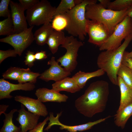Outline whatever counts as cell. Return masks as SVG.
Listing matches in <instances>:
<instances>
[{
  "label": "cell",
  "instance_id": "23",
  "mask_svg": "<svg viewBox=\"0 0 132 132\" xmlns=\"http://www.w3.org/2000/svg\"><path fill=\"white\" fill-rule=\"evenodd\" d=\"M18 111L17 109H13L8 113L5 112L3 113L5 118L3 120V124L0 130V132H21V129L20 127L15 125L12 120L14 114Z\"/></svg>",
  "mask_w": 132,
  "mask_h": 132
},
{
  "label": "cell",
  "instance_id": "22",
  "mask_svg": "<svg viewBox=\"0 0 132 132\" xmlns=\"http://www.w3.org/2000/svg\"><path fill=\"white\" fill-rule=\"evenodd\" d=\"M132 115V103L126 106L121 110L116 112L114 115L115 125L123 129L128 120Z\"/></svg>",
  "mask_w": 132,
  "mask_h": 132
},
{
  "label": "cell",
  "instance_id": "5",
  "mask_svg": "<svg viewBox=\"0 0 132 132\" xmlns=\"http://www.w3.org/2000/svg\"><path fill=\"white\" fill-rule=\"evenodd\" d=\"M56 7L47 0H42L26 11V18L30 26H39L52 21Z\"/></svg>",
  "mask_w": 132,
  "mask_h": 132
},
{
  "label": "cell",
  "instance_id": "35",
  "mask_svg": "<svg viewBox=\"0 0 132 132\" xmlns=\"http://www.w3.org/2000/svg\"><path fill=\"white\" fill-rule=\"evenodd\" d=\"M49 117H47L43 121L38 123L34 128L29 130L28 132H43L44 127L49 120Z\"/></svg>",
  "mask_w": 132,
  "mask_h": 132
},
{
  "label": "cell",
  "instance_id": "17",
  "mask_svg": "<svg viewBox=\"0 0 132 132\" xmlns=\"http://www.w3.org/2000/svg\"><path fill=\"white\" fill-rule=\"evenodd\" d=\"M52 87L53 90L58 92L64 91L74 93L79 91L81 89L72 77H68L55 82L52 84Z\"/></svg>",
  "mask_w": 132,
  "mask_h": 132
},
{
  "label": "cell",
  "instance_id": "26",
  "mask_svg": "<svg viewBox=\"0 0 132 132\" xmlns=\"http://www.w3.org/2000/svg\"><path fill=\"white\" fill-rule=\"evenodd\" d=\"M14 33V27L11 15L0 21V35L7 36Z\"/></svg>",
  "mask_w": 132,
  "mask_h": 132
},
{
  "label": "cell",
  "instance_id": "39",
  "mask_svg": "<svg viewBox=\"0 0 132 132\" xmlns=\"http://www.w3.org/2000/svg\"><path fill=\"white\" fill-rule=\"evenodd\" d=\"M9 106L8 105H0V115L3 113Z\"/></svg>",
  "mask_w": 132,
  "mask_h": 132
},
{
  "label": "cell",
  "instance_id": "29",
  "mask_svg": "<svg viewBox=\"0 0 132 132\" xmlns=\"http://www.w3.org/2000/svg\"><path fill=\"white\" fill-rule=\"evenodd\" d=\"M75 6L74 0H61L58 6L56 8L54 17L66 13Z\"/></svg>",
  "mask_w": 132,
  "mask_h": 132
},
{
  "label": "cell",
  "instance_id": "9",
  "mask_svg": "<svg viewBox=\"0 0 132 132\" xmlns=\"http://www.w3.org/2000/svg\"><path fill=\"white\" fill-rule=\"evenodd\" d=\"M86 31L89 36L88 42L100 47L110 36L108 31L102 23L87 19Z\"/></svg>",
  "mask_w": 132,
  "mask_h": 132
},
{
  "label": "cell",
  "instance_id": "31",
  "mask_svg": "<svg viewBox=\"0 0 132 132\" xmlns=\"http://www.w3.org/2000/svg\"><path fill=\"white\" fill-rule=\"evenodd\" d=\"M10 0H1L0 2V17L8 18L11 15L8 9Z\"/></svg>",
  "mask_w": 132,
  "mask_h": 132
},
{
  "label": "cell",
  "instance_id": "42",
  "mask_svg": "<svg viewBox=\"0 0 132 132\" xmlns=\"http://www.w3.org/2000/svg\"><path fill=\"white\" fill-rule=\"evenodd\" d=\"M83 0H74L75 6L81 4L83 2Z\"/></svg>",
  "mask_w": 132,
  "mask_h": 132
},
{
  "label": "cell",
  "instance_id": "32",
  "mask_svg": "<svg viewBox=\"0 0 132 132\" xmlns=\"http://www.w3.org/2000/svg\"><path fill=\"white\" fill-rule=\"evenodd\" d=\"M19 1L20 5L24 11L30 9L40 1L38 0H19Z\"/></svg>",
  "mask_w": 132,
  "mask_h": 132
},
{
  "label": "cell",
  "instance_id": "14",
  "mask_svg": "<svg viewBox=\"0 0 132 132\" xmlns=\"http://www.w3.org/2000/svg\"><path fill=\"white\" fill-rule=\"evenodd\" d=\"M14 99L23 105L29 111L34 114L44 117L48 114L45 105L37 99L17 95L14 97Z\"/></svg>",
  "mask_w": 132,
  "mask_h": 132
},
{
  "label": "cell",
  "instance_id": "15",
  "mask_svg": "<svg viewBox=\"0 0 132 132\" xmlns=\"http://www.w3.org/2000/svg\"><path fill=\"white\" fill-rule=\"evenodd\" d=\"M35 88L34 84L28 82L15 84L11 83L3 78L0 79V99H11L12 96L10 94L12 91L18 90L30 91Z\"/></svg>",
  "mask_w": 132,
  "mask_h": 132
},
{
  "label": "cell",
  "instance_id": "19",
  "mask_svg": "<svg viewBox=\"0 0 132 132\" xmlns=\"http://www.w3.org/2000/svg\"><path fill=\"white\" fill-rule=\"evenodd\" d=\"M64 33L62 31L54 30L52 32L47 40L46 44L53 54L57 51L59 46L64 43L65 39Z\"/></svg>",
  "mask_w": 132,
  "mask_h": 132
},
{
  "label": "cell",
  "instance_id": "12",
  "mask_svg": "<svg viewBox=\"0 0 132 132\" xmlns=\"http://www.w3.org/2000/svg\"><path fill=\"white\" fill-rule=\"evenodd\" d=\"M9 5L14 33H18L27 29V20L24 14L25 11L19 3L11 0Z\"/></svg>",
  "mask_w": 132,
  "mask_h": 132
},
{
  "label": "cell",
  "instance_id": "8",
  "mask_svg": "<svg viewBox=\"0 0 132 132\" xmlns=\"http://www.w3.org/2000/svg\"><path fill=\"white\" fill-rule=\"evenodd\" d=\"M34 26L18 33H14L0 39L1 42L7 43L14 48L17 54L21 56L23 51L34 40L32 32Z\"/></svg>",
  "mask_w": 132,
  "mask_h": 132
},
{
  "label": "cell",
  "instance_id": "3",
  "mask_svg": "<svg viewBox=\"0 0 132 132\" xmlns=\"http://www.w3.org/2000/svg\"><path fill=\"white\" fill-rule=\"evenodd\" d=\"M127 15V10L117 11L104 8L99 3H92L86 8L87 19L95 21L103 24L110 35L116 26Z\"/></svg>",
  "mask_w": 132,
  "mask_h": 132
},
{
  "label": "cell",
  "instance_id": "2",
  "mask_svg": "<svg viewBox=\"0 0 132 132\" xmlns=\"http://www.w3.org/2000/svg\"><path fill=\"white\" fill-rule=\"evenodd\" d=\"M132 40V33L125 39L118 48L102 52L98 57V67L106 73L110 82L115 85L118 86V71L122 64L125 50Z\"/></svg>",
  "mask_w": 132,
  "mask_h": 132
},
{
  "label": "cell",
  "instance_id": "13",
  "mask_svg": "<svg viewBox=\"0 0 132 132\" xmlns=\"http://www.w3.org/2000/svg\"><path fill=\"white\" fill-rule=\"evenodd\" d=\"M18 112V115L16 119L20 124V132H27L38 124L40 116L26 110L22 104H21V109Z\"/></svg>",
  "mask_w": 132,
  "mask_h": 132
},
{
  "label": "cell",
  "instance_id": "10",
  "mask_svg": "<svg viewBox=\"0 0 132 132\" xmlns=\"http://www.w3.org/2000/svg\"><path fill=\"white\" fill-rule=\"evenodd\" d=\"M62 112H61L60 113H58L56 117H54L53 112L50 113L49 118V122L48 126L44 129V131H47L53 125H58L60 126V129L66 130L69 132L84 131L90 129L95 125L105 121L111 117V116L110 115L94 121L89 122L81 125L71 126L64 124L59 121V118Z\"/></svg>",
  "mask_w": 132,
  "mask_h": 132
},
{
  "label": "cell",
  "instance_id": "37",
  "mask_svg": "<svg viewBox=\"0 0 132 132\" xmlns=\"http://www.w3.org/2000/svg\"><path fill=\"white\" fill-rule=\"evenodd\" d=\"M36 60H40L46 59L47 57L46 52L43 51L37 52L35 54Z\"/></svg>",
  "mask_w": 132,
  "mask_h": 132
},
{
  "label": "cell",
  "instance_id": "33",
  "mask_svg": "<svg viewBox=\"0 0 132 132\" xmlns=\"http://www.w3.org/2000/svg\"><path fill=\"white\" fill-rule=\"evenodd\" d=\"M18 55L17 53L14 49H9L6 50H0V64L5 59L10 57H15Z\"/></svg>",
  "mask_w": 132,
  "mask_h": 132
},
{
  "label": "cell",
  "instance_id": "24",
  "mask_svg": "<svg viewBox=\"0 0 132 132\" xmlns=\"http://www.w3.org/2000/svg\"><path fill=\"white\" fill-rule=\"evenodd\" d=\"M52 27L54 30L62 31L67 26L68 19L66 13L55 16L52 21Z\"/></svg>",
  "mask_w": 132,
  "mask_h": 132
},
{
  "label": "cell",
  "instance_id": "28",
  "mask_svg": "<svg viewBox=\"0 0 132 132\" xmlns=\"http://www.w3.org/2000/svg\"><path fill=\"white\" fill-rule=\"evenodd\" d=\"M117 75L126 84L132 88V71L130 69L122 64L118 70Z\"/></svg>",
  "mask_w": 132,
  "mask_h": 132
},
{
  "label": "cell",
  "instance_id": "40",
  "mask_svg": "<svg viewBox=\"0 0 132 132\" xmlns=\"http://www.w3.org/2000/svg\"><path fill=\"white\" fill-rule=\"evenodd\" d=\"M127 15L132 18V6L127 10Z\"/></svg>",
  "mask_w": 132,
  "mask_h": 132
},
{
  "label": "cell",
  "instance_id": "38",
  "mask_svg": "<svg viewBox=\"0 0 132 132\" xmlns=\"http://www.w3.org/2000/svg\"><path fill=\"white\" fill-rule=\"evenodd\" d=\"M99 3L105 8H107L109 3L111 2L110 0H99Z\"/></svg>",
  "mask_w": 132,
  "mask_h": 132
},
{
  "label": "cell",
  "instance_id": "30",
  "mask_svg": "<svg viewBox=\"0 0 132 132\" xmlns=\"http://www.w3.org/2000/svg\"><path fill=\"white\" fill-rule=\"evenodd\" d=\"M22 71V68L11 67L3 73L2 75L4 79L17 80L19 79Z\"/></svg>",
  "mask_w": 132,
  "mask_h": 132
},
{
  "label": "cell",
  "instance_id": "1",
  "mask_svg": "<svg viewBox=\"0 0 132 132\" xmlns=\"http://www.w3.org/2000/svg\"><path fill=\"white\" fill-rule=\"evenodd\" d=\"M109 83L100 80L91 83L84 94L77 99L75 106L85 117L91 118L105 109L109 94Z\"/></svg>",
  "mask_w": 132,
  "mask_h": 132
},
{
  "label": "cell",
  "instance_id": "7",
  "mask_svg": "<svg viewBox=\"0 0 132 132\" xmlns=\"http://www.w3.org/2000/svg\"><path fill=\"white\" fill-rule=\"evenodd\" d=\"M132 33V20L127 15L116 27L113 32L106 42L99 47L100 51L118 48L124 39Z\"/></svg>",
  "mask_w": 132,
  "mask_h": 132
},
{
  "label": "cell",
  "instance_id": "25",
  "mask_svg": "<svg viewBox=\"0 0 132 132\" xmlns=\"http://www.w3.org/2000/svg\"><path fill=\"white\" fill-rule=\"evenodd\" d=\"M41 74L32 71L30 68H22V74L18 81L19 83L23 84L27 82L34 84L36 82L37 78Z\"/></svg>",
  "mask_w": 132,
  "mask_h": 132
},
{
  "label": "cell",
  "instance_id": "20",
  "mask_svg": "<svg viewBox=\"0 0 132 132\" xmlns=\"http://www.w3.org/2000/svg\"><path fill=\"white\" fill-rule=\"evenodd\" d=\"M54 30L50 22L43 24L35 31L34 34L36 43L41 46L46 44L49 37Z\"/></svg>",
  "mask_w": 132,
  "mask_h": 132
},
{
  "label": "cell",
  "instance_id": "43",
  "mask_svg": "<svg viewBox=\"0 0 132 132\" xmlns=\"http://www.w3.org/2000/svg\"></svg>",
  "mask_w": 132,
  "mask_h": 132
},
{
  "label": "cell",
  "instance_id": "34",
  "mask_svg": "<svg viewBox=\"0 0 132 132\" xmlns=\"http://www.w3.org/2000/svg\"><path fill=\"white\" fill-rule=\"evenodd\" d=\"M35 54L30 50L27 51L25 56V60L24 62L25 65L31 67L34 65V62L36 60L35 57Z\"/></svg>",
  "mask_w": 132,
  "mask_h": 132
},
{
  "label": "cell",
  "instance_id": "27",
  "mask_svg": "<svg viewBox=\"0 0 132 132\" xmlns=\"http://www.w3.org/2000/svg\"><path fill=\"white\" fill-rule=\"evenodd\" d=\"M132 6V0H116L110 2L107 9L112 10L120 11L126 10Z\"/></svg>",
  "mask_w": 132,
  "mask_h": 132
},
{
  "label": "cell",
  "instance_id": "18",
  "mask_svg": "<svg viewBox=\"0 0 132 132\" xmlns=\"http://www.w3.org/2000/svg\"><path fill=\"white\" fill-rule=\"evenodd\" d=\"M118 80L121 97L120 106L117 112L121 110L126 106L132 103V88L126 84L119 76H118Z\"/></svg>",
  "mask_w": 132,
  "mask_h": 132
},
{
  "label": "cell",
  "instance_id": "6",
  "mask_svg": "<svg viewBox=\"0 0 132 132\" xmlns=\"http://www.w3.org/2000/svg\"><path fill=\"white\" fill-rule=\"evenodd\" d=\"M83 44L78 41L73 36H66L61 47L66 50V53L57 60L60 63V65L69 71L71 72L76 68L77 64V58L79 48Z\"/></svg>",
  "mask_w": 132,
  "mask_h": 132
},
{
  "label": "cell",
  "instance_id": "11",
  "mask_svg": "<svg viewBox=\"0 0 132 132\" xmlns=\"http://www.w3.org/2000/svg\"><path fill=\"white\" fill-rule=\"evenodd\" d=\"M47 65L50 66L47 70L40 74L39 78L45 81L53 80L55 82L61 80L68 77L71 74L64 68H63L56 61L55 57H52L50 60L48 61Z\"/></svg>",
  "mask_w": 132,
  "mask_h": 132
},
{
  "label": "cell",
  "instance_id": "16",
  "mask_svg": "<svg viewBox=\"0 0 132 132\" xmlns=\"http://www.w3.org/2000/svg\"><path fill=\"white\" fill-rule=\"evenodd\" d=\"M35 95L37 99L42 102H65L68 97L59 92L44 88H40L36 90Z\"/></svg>",
  "mask_w": 132,
  "mask_h": 132
},
{
  "label": "cell",
  "instance_id": "41",
  "mask_svg": "<svg viewBox=\"0 0 132 132\" xmlns=\"http://www.w3.org/2000/svg\"><path fill=\"white\" fill-rule=\"evenodd\" d=\"M124 54L127 57L132 58V51L129 52L125 51L124 52Z\"/></svg>",
  "mask_w": 132,
  "mask_h": 132
},
{
  "label": "cell",
  "instance_id": "36",
  "mask_svg": "<svg viewBox=\"0 0 132 132\" xmlns=\"http://www.w3.org/2000/svg\"><path fill=\"white\" fill-rule=\"evenodd\" d=\"M122 64L127 67L132 71V58L126 56L124 53L122 58Z\"/></svg>",
  "mask_w": 132,
  "mask_h": 132
},
{
  "label": "cell",
  "instance_id": "21",
  "mask_svg": "<svg viewBox=\"0 0 132 132\" xmlns=\"http://www.w3.org/2000/svg\"><path fill=\"white\" fill-rule=\"evenodd\" d=\"M105 72L99 69L94 72H86L80 71L76 73L72 77L81 89L85 86L87 81L91 78L102 76Z\"/></svg>",
  "mask_w": 132,
  "mask_h": 132
},
{
  "label": "cell",
  "instance_id": "4",
  "mask_svg": "<svg viewBox=\"0 0 132 132\" xmlns=\"http://www.w3.org/2000/svg\"><path fill=\"white\" fill-rule=\"evenodd\" d=\"M96 0H83L80 4L75 6L66 12L68 24L65 29L74 37H78L81 41L84 40L87 33L86 31L87 19L86 8L88 5L97 3Z\"/></svg>",
  "mask_w": 132,
  "mask_h": 132
}]
</instances>
